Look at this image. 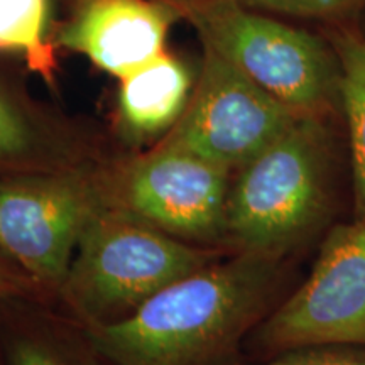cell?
<instances>
[{"label": "cell", "instance_id": "1", "mask_svg": "<svg viewBox=\"0 0 365 365\" xmlns=\"http://www.w3.org/2000/svg\"><path fill=\"white\" fill-rule=\"evenodd\" d=\"M277 262L239 252L164 287L120 322L81 330L107 365H220L266 307Z\"/></svg>", "mask_w": 365, "mask_h": 365}, {"label": "cell", "instance_id": "19", "mask_svg": "<svg viewBox=\"0 0 365 365\" xmlns=\"http://www.w3.org/2000/svg\"><path fill=\"white\" fill-rule=\"evenodd\" d=\"M360 31H362V33L365 34V14H364L362 21H360Z\"/></svg>", "mask_w": 365, "mask_h": 365}, {"label": "cell", "instance_id": "16", "mask_svg": "<svg viewBox=\"0 0 365 365\" xmlns=\"http://www.w3.org/2000/svg\"><path fill=\"white\" fill-rule=\"evenodd\" d=\"M43 291L16 264L0 254V303L2 301H38Z\"/></svg>", "mask_w": 365, "mask_h": 365}, {"label": "cell", "instance_id": "12", "mask_svg": "<svg viewBox=\"0 0 365 365\" xmlns=\"http://www.w3.org/2000/svg\"><path fill=\"white\" fill-rule=\"evenodd\" d=\"M339 54L341 115L354 164L355 212L365 215V34L360 27H319Z\"/></svg>", "mask_w": 365, "mask_h": 365}, {"label": "cell", "instance_id": "15", "mask_svg": "<svg viewBox=\"0 0 365 365\" xmlns=\"http://www.w3.org/2000/svg\"><path fill=\"white\" fill-rule=\"evenodd\" d=\"M287 21L307 22L319 27H360L365 14V0H239Z\"/></svg>", "mask_w": 365, "mask_h": 365}, {"label": "cell", "instance_id": "18", "mask_svg": "<svg viewBox=\"0 0 365 365\" xmlns=\"http://www.w3.org/2000/svg\"><path fill=\"white\" fill-rule=\"evenodd\" d=\"M159 2L168 4V6L175 7L176 11H180V14L182 16V21H185L186 12L190 11V7L193 6V4L196 2V0H159Z\"/></svg>", "mask_w": 365, "mask_h": 365}, {"label": "cell", "instance_id": "11", "mask_svg": "<svg viewBox=\"0 0 365 365\" xmlns=\"http://www.w3.org/2000/svg\"><path fill=\"white\" fill-rule=\"evenodd\" d=\"M195 80L191 66L168 49L118 80L113 125L122 143L140 148L168 135L190 102Z\"/></svg>", "mask_w": 365, "mask_h": 365}, {"label": "cell", "instance_id": "5", "mask_svg": "<svg viewBox=\"0 0 365 365\" xmlns=\"http://www.w3.org/2000/svg\"><path fill=\"white\" fill-rule=\"evenodd\" d=\"M105 163L0 176V254L58 294L88 223L108 207Z\"/></svg>", "mask_w": 365, "mask_h": 365}, {"label": "cell", "instance_id": "10", "mask_svg": "<svg viewBox=\"0 0 365 365\" xmlns=\"http://www.w3.org/2000/svg\"><path fill=\"white\" fill-rule=\"evenodd\" d=\"M103 161L98 137L38 102L14 59L0 54V176L73 170Z\"/></svg>", "mask_w": 365, "mask_h": 365}, {"label": "cell", "instance_id": "7", "mask_svg": "<svg viewBox=\"0 0 365 365\" xmlns=\"http://www.w3.org/2000/svg\"><path fill=\"white\" fill-rule=\"evenodd\" d=\"M202 48L190 102L161 140L237 173L303 115L274 98L213 49Z\"/></svg>", "mask_w": 365, "mask_h": 365}, {"label": "cell", "instance_id": "8", "mask_svg": "<svg viewBox=\"0 0 365 365\" xmlns=\"http://www.w3.org/2000/svg\"><path fill=\"white\" fill-rule=\"evenodd\" d=\"M259 341L277 352L365 345V215L333 228L307 282L262 323Z\"/></svg>", "mask_w": 365, "mask_h": 365}, {"label": "cell", "instance_id": "2", "mask_svg": "<svg viewBox=\"0 0 365 365\" xmlns=\"http://www.w3.org/2000/svg\"><path fill=\"white\" fill-rule=\"evenodd\" d=\"M215 261V250L105 207L85 228L58 294L80 328L108 325Z\"/></svg>", "mask_w": 365, "mask_h": 365}, {"label": "cell", "instance_id": "17", "mask_svg": "<svg viewBox=\"0 0 365 365\" xmlns=\"http://www.w3.org/2000/svg\"><path fill=\"white\" fill-rule=\"evenodd\" d=\"M266 365H365V354L309 349L289 350Z\"/></svg>", "mask_w": 365, "mask_h": 365}, {"label": "cell", "instance_id": "13", "mask_svg": "<svg viewBox=\"0 0 365 365\" xmlns=\"http://www.w3.org/2000/svg\"><path fill=\"white\" fill-rule=\"evenodd\" d=\"M51 0H0V54L53 83L58 70Z\"/></svg>", "mask_w": 365, "mask_h": 365}, {"label": "cell", "instance_id": "4", "mask_svg": "<svg viewBox=\"0 0 365 365\" xmlns=\"http://www.w3.org/2000/svg\"><path fill=\"white\" fill-rule=\"evenodd\" d=\"M335 120L299 117L284 135L237 171L228 191L225 239L240 254L279 261L319 222Z\"/></svg>", "mask_w": 365, "mask_h": 365}, {"label": "cell", "instance_id": "14", "mask_svg": "<svg viewBox=\"0 0 365 365\" xmlns=\"http://www.w3.org/2000/svg\"><path fill=\"white\" fill-rule=\"evenodd\" d=\"M80 328V327H78ZM6 365H105L97 350L80 335L51 322H22L4 330Z\"/></svg>", "mask_w": 365, "mask_h": 365}, {"label": "cell", "instance_id": "3", "mask_svg": "<svg viewBox=\"0 0 365 365\" xmlns=\"http://www.w3.org/2000/svg\"><path fill=\"white\" fill-rule=\"evenodd\" d=\"M185 21L202 46L294 113L344 118L339 54L318 29L255 11L239 0H196Z\"/></svg>", "mask_w": 365, "mask_h": 365}, {"label": "cell", "instance_id": "6", "mask_svg": "<svg viewBox=\"0 0 365 365\" xmlns=\"http://www.w3.org/2000/svg\"><path fill=\"white\" fill-rule=\"evenodd\" d=\"M230 171L159 140L144 153L107 161L108 207L130 213L182 242L212 244L225 237Z\"/></svg>", "mask_w": 365, "mask_h": 365}, {"label": "cell", "instance_id": "9", "mask_svg": "<svg viewBox=\"0 0 365 365\" xmlns=\"http://www.w3.org/2000/svg\"><path fill=\"white\" fill-rule=\"evenodd\" d=\"M70 16L54 26L58 49L88 58L98 70L124 78L166 51L180 11L159 0H70Z\"/></svg>", "mask_w": 365, "mask_h": 365}]
</instances>
